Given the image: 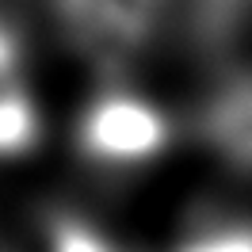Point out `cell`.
Here are the masks:
<instances>
[{
  "mask_svg": "<svg viewBox=\"0 0 252 252\" xmlns=\"http://www.w3.org/2000/svg\"><path fill=\"white\" fill-rule=\"evenodd\" d=\"M84 153L107 164H138L157 157L168 145V119L153 103L130 92H111L95 99L80 123Z\"/></svg>",
  "mask_w": 252,
  "mask_h": 252,
  "instance_id": "obj_1",
  "label": "cell"
},
{
  "mask_svg": "<svg viewBox=\"0 0 252 252\" xmlns=\"http://www.w3.org/2000/svg\"><path fill=\"white\" fill-rule=\"evenodd\" d=\"M164 0H58L65 31L95 62L126 65L149 38Z\"/></svg>",
  "mask_w": 252,
  "mask_h": 252,
  "instance_id": "obj_2",
  "label": "cell"
},
{
  "mask_svg": "<svg viewBox=\"0 0 252 252\" xmlns=\"http://www.w3.org/2000/svg\"><path fill=\"white\" fill-rule=\"evenodd\" d=\"M206 134L233 164L252 168V84H233L210 103Z\"/></svg>",
  "mask_w": 252,
  "mask_h": 252,
  "instance_id": "obj_3",
  "label": "cell"
},
{
  "mask_svg": "<svg viewBox=\"0 0 252 252\" xmlns=\"http://www.w3.org/2000/svg\"><path fill=\"white\" fill-rule=\"evenodd\" d=\"M38 134L31 95L19 80L16 46H0V153H23Z\"/></svg>",
  "mask_w": 252,
  "mask_h": 252,
  "instance_id": "obj_4",
  "label": "cell"
},
{
  "mask_svg": "<svg viewBox=\"0 0 252 252\" xmlns=\"http://www.w3.org/2000/svg\"><path fill=\"white\" fill-rule=\"evenodd\" d=\"M54 252H115V249H111V241H103L84 221L62 218L54 229Z\"/></svg>",
  "mask_w": 252,
  "mask_h": 252,
  "instance_id": "obj_5",
  "label": "cell"
},
{
  "mask_svg": "<svg viewBox=\"0 0 252 252\" xmlns=\"http://www.w3.org/2000/svg\"><path fill=\"white\" fill-rule=\"evenodd\" d=\"M180 252H252V225H229L188 241Z\"/></svg>",
  "mask_w": 252,
  "mask_h": 252,
  "instance_id": "obj_6",
  "label": "cell"
}]
</instances>
